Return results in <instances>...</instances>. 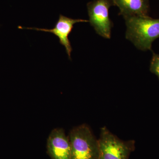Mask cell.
Wrapping results in <instances>:
<instances>
[{"label": "cell", "instance_id": "1", "mask_svg": "<svg viewBox=\"0 0 159 159\" xmlns=\"http://www.w3.org/2000/svg\"><path fill=\"white\" fill-rule=\"evenodd\" d=\"M126 26L125 38L142 51H152V46L159 38V19L149 16L124 18Z\"/></svg>", "mask_w": 159, "mask_h": 159}, {"label": "cell", "instance_id": "2", "mask_svg": "<svg viewBox=\"0 0 159 159\" xmlns=\"http://www.w3.org/2000/svg\"><path fill=\"white\" fill-rule=\"evenodd\" d=\"M71 159H99L98 140L86 124L74 127L70 132Z\"/></svg>", "mask_w": 159, "mask_h": 159}, {"label": "cell", "instance_id": "3", "mask_svg": "<svg viewBox=\"0 0 159 159\" xmlns=\"http://www.w3.org/2000/svg\"><path fill=\"white\" fill-rule=\"evenodd\" d=\"M98 142L99 159H129L135 149L134 141H122L106 127L101 128Z\"/></svg>", "mask_w": 159, "mask_h": 159}, {"label": "cell", "instance_id": "4", "mask_svg": "<svg viewBox=\"0 0 159 159\" xmlns=\"http://www.w3.org/2000/svg\"><path fill=\"white\" fill-rule=\"evenodd\" d=\"M113 5L111 0H94L87 4L91 25L97 34L107 39L111 38L113 27L109 16V9Z\"/></svg>", "mask_w": 159, "mask_h": 159}, {"label": "cell", "instance_id": "5", "mask_svg": "<svg viewBox=\"0 0 159 159\" xmlns=\"http://www.w3.org/2000/svg\"><path fill=\"white\" fill-rule=\"evenodd\" d=\"M89 20L83 19H74L62 15H60L59 19L53 29H39L36 28H24V29H31L50 32L58 38L59 43L65 48L66 52L69 59H71V52L73 51L69 39V34H70L74 25L79 22H88Z\"/></svg>", "mask_w": 159, "mask_h": 159}, {"label": "cell", "instance_id": "6", "mask_svg": "<svg viewBox=\"0 0 159 159\" xmlns=\"http://www.w3.org/2000/svg\"><path fill=\"white\" fill-rule=\"evenodd\" d=\"M47 148L52 159H71V146L69 136L62 128L54 129L49 134Z\"/></svg>", "mask_w": 159, "mask_h": 159}, {"label": "cell", "instance_id": "7", "mask_svg": "<svg viewBox=\"0 0 159 159\" xmlns=\"http://www.w3.org/2000/svg\"><path fill=\"white\" fill-rule=\"evenodd\" d=\"M114 6L119 8V15L123 17L148 16V0H111Z\"/></svg>", "mask_w": 159, "mask_h": 159}, {"label": "cell", "instance_id": "8", "mask_svg": "<svg viewBox=\"0 0 159 159\" xmlns=\"http://www.w3.org/2000/svg\"><path fill=\"white\" fill-rule=\"evenodd\" d=\"M150 70L155 74L159 79V54L152 53V58L151 61Z\"/></svg>", "mask_w": 159, "mask_h": 159}]
</instances>
